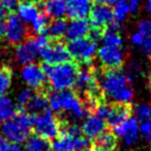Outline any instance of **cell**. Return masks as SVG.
<instances>
[{
    "instance_id": "19",
    "label": "cell",
    "mask_w": 151,
    "mask_h": 151,
    "mask_svg": "<svg viewBox=\"0 0 151 151\" xmlns=\"http://www.w3.org/2000/svg\"><path fill=\"white\" fill-rule=\"evenodd\" d=\"M17 12V16L20 18V20H22L24 23L31 24L40 16L41 11L35 2L31 1V0H25L18 4Z\"/></svg>"
},
{
    "instance_id": "25",
    "label": "cell",
    "mask_w": 151,
    "mask_h": 151,
    "mask_svg": "<svg viewBox=\"0 0 151 151\" xmlns=\"http://www.w3.org/2000/svg\"><path fill=\"white\" fill-rule=\"evenodd\" d=\"M95 140H96V142H95L94 148L98 151H113L116 147L115 134L113 132H109V131L103 132Z\"/></svg>"
},
{
    "instance_id": "35",
    "label": "cell",
    "mask_w": 151,
    "mask_h": 151,
    "mask_svg": "<svg viewBox=\"0 0 151 151\" xmlns=\"http://www.w3.org/2000/svg\"><path fill=\"white\" fill-rule=\"evenodd\" d=\"M139 132L147 140H151V119L141 122V125L139 126Z\"/></svg>"
},
{
    "instance_id": "10",
    "label": "cell",
    "mask_w": 151,
    "mask_h": 151,
    "mask_svg": "<svg viewBox=\"0 0 151 151\" xmlns=\"http://www.w3.org/2000/svg\"><path fill=\"white\" fill-rule=\"evenodd\" d=\"M125 53L122 47L101 45L97 51V58L103 66L108 70H117L125 62Z\"/></svg>"
},
{
    "instance_id": "6",
    "label": "cell",
    "mask_w": 151,
    "mask_h": 151,
    "mask_svg": "<svg viewBox=\"0 0 151 151\" xmlns=\"http://www.w3.org/2000/svg\"><path fill=\"white\" fill-rule=\"evenodd\" d=\"M33 129L38 136L46 140L56 139L61 132V122L51 111H47L33 118Z\"/></svg>"
},
{
    "instance_id": "13",
    "label": "cell",
    "mask_w": 151,
    "mask_h": 151,
    "mask_svg": "<svg viewBox=\"0 0 151 151\" xmlns=\"http://www.w3.org/2000/svg\"><path fill=\"white\" fill-rule=\"evenodd\" d=\"M114 134L120 137L124 140V142L128 146L137 143L140 134L137 119L134 117H129L120 125L114 127Z\"/></svg>"
},
{
    "instance_id": "4",
    "label": "cell",
    "mask_w": 151,
    "mask_h": 151,
    "mask_svg": "<svg viewBox=\"0 0 151 151\" xmlns=\"http://www.w3.org/2000/svg\"><path fill=\"white\" fill-rule=\"evenodd\" d=\"M32 127L33 118L28 114L20 113L4 122L1 127V132L10 142L21 143L29 138Z\"/></svg>"
},
{
    "instance_id": "7",
    "label": "cell",
    "mask_w": 151,
    "mask_h": 151,
    "mask_svg": "<svg viewBox=\"0 0 151 151\" xmlns=\"http://www.w3.org/2000/svg\"><path fill=\"white\" fill-rule=\"evenodd\" d=\"M40 50L41 47L37 42V39H28L23 42L17 44L13 51V58L19 65L24 66L28 64L34 63V61L39 58Z\"/></svg>"
},
{
    "instance_id": "2",
    "label": "cell",
    "mask_w": 151,
    "mask_h": 151,
    "mask_svg": "<svg viewBox=\"0 0 151 151\" xmlns=\"http://www.w3.org/2000/svg\"><path fill=\"white\" fill-rule=\"evenodd\" d=\"M49 106L55 113H66L74 120L86 116L88 109L71 91H53L47 97Z\"/></svg>"
},
{
    "instance_id": "37",
    "label": "cell",
    "mask_w": 151,
    "mask_h": 151,
    "mask_svg": "<svg viewBox=\"0 0 151 151\" xmlns=\"http://www.w3.org/2000/svg\"><path fill=\"white\" fill-rule=\"evenodd\" d=\"M131 12H137L141 6V0H126Z\"/></svg>"
},
{
    "instance_id": "39",
    "label": "cell",
    "mask_w": 151,
    "mask_h": 151,
    "mask_svg": "<svg viewBox=\"0 0 151 151\" xmlns=\"http://www.w3.org/2000/svg\"><path fill=\"white\" fill-rule=\"evenodd\" d=\"M2 151H23V150H22V148L18 143H13L8 141V142L6 143L4 148L2 149Z\"/></svg>"
},
{
    "instance_id": "36",
    "label": "cell",
    "mask_w": 151,
    "mask_h": 151,
    "mask_svg": "<svg viewBox=\"0 0 151 151\" xmlns=\"http://www.w3.org/2000/svg\"><path fill=\"white\" fill-rule=\"evenodd\" d=\"M20 4V0H0V6L6 10H13Z\"/></svg>"
},
{
    "instance_id": "8",
    "label": "cell",
    "mask_w": 151,
    "mask_h": 151,
    "mask_svg": "<svg viewBox=\"0 0 151 151\" xmlns=\"http://www.w3.org/2000/svg\"><path fill=\"white\" fill-rule=\"evenodd\" d=\"M4 23H6V30L4 37L6 41L10 44H19L23 42L28 37L29 30L27 25L16 14H10Z\"/></svg>"
},
{
    "instance_id": "23",
    "label": "cell",
    "mask_w": 151,
    "mask_h": 151,
    "mask_svg": "<svg viewBox=\"0 0 151 151\" xmlns=\"http://www.w3.org/2000/svg\"><path fill=\"white\" fill-rule=\"evenodd\" d=\"M138 32L142 38V44L140 49L147 54L151 49V19H142L138 23L137 28Z\"/></svg>"
},
{
    "instance_id": "43",
    "label": "cell",
    "mask_w": 151,
    "mask_h": 151,
    "mask_svg": "<svg viewBox=\"0 0 151 151\" xmlns=\"http://www.w3.org/2000/svg\"><path fill=\"white\" fill-rule=\"evenodd\" d=\"M7 142H8V140L4 138V137H2V136H0V151H2V149L4 148Z\"/></svg>"
},
{
    "instance_id": "27",
    "label": "cell",
    "mask_w": 151,
    "mask_h": 151,
    "mask_svg": "<svg viewBox=\"0 0 151 151\" xmlns=\"http://www.w3.org/2000/svg\"><path fill=\"white\" fill-rule=\"evenodd\" d=\"M130 11V8L128 4L126 2V0H119L117 4H115V8L113 10V22H114V27L117 28L118 25L122 23V22L126 20Z\"/></svg>"
},
{
    "instance_id": "16",
    "label": "cell",
    "mask_w": 151,
    "mask_h": 151,
    "mask_svg": "<svg viewBox=\"0 0 151 151\" xmlns=\"http://www.w3.org/2000/svg\"><path fill=\"white\" fill-rule=\"evenodd\" d=\"M106 130V122L97 115H91L85 119L82 126V132L88 140L96 139Z\"/></svg>"
},
{
    "instance_id": "40",
    "label": "cell",
    "mask_w": 151,
    "mask_h": 151,
    "mask_svg": "<svg viewBox=\"0 0 151 151\" xmlns=\"http://www.w3.org/2000/svg\"><path fill=\"white\" fill-rule=\"evenodd\" d=\"M6 18H7V10H6L4 7L0 6V23L4 22Z\"/></svg>"
},
{
    "instance_id": "42",
    "label": "cell",
    "mask_w": 151,
    "mask_h": 151,
    "mask_svg": "<svg viewBox=\"0 0 151 151\" xmlns=\"http://www.w3.org/2000/svg\"><path fill=\"white\" fill-rule=\"evenodd\" d=\"M103 1V4H106V6H115L117 4L119 0H101Z\"/></svg>"
},
{
    "instance_id": "21",
    "label": "cell",
    "mask_w": 151,
    "mask_h": 151,
    "mask_svg": "<svg viewBox=\"0 0 151 151\" xmlns=\"http://www.w3.org/2000/svg\"><path fill=\"white\" fill-rule=\"evenodd\" d=\"M27 108H28L30 113L33 114V115H37V116L50 111V106H49L47 97L44 94H41V93L32 95L29 104L27 106Z\"/></svg>"
},
{
    "instance_id": "1",
    "label": "cell",
    "mask_w": 151,
    "mask_h": 151,
    "mask_svg": "<svg viewBox=\"0 0 151 151\" xmlns=\"http://www.w3.org/2000/svg\"><path fill=\"white\" fill-rule=\"evenodd\" d=\"M130 82V76L122 70H107L101 76L99 87L105 96L118 105H128L134 98Z\"/></svg>"
},
{
    "instance_id": "30",
    "label": "cell",
    "mask_w": 151,
    "mask_h": 151,
    "mask_svg": "<svg viewBox=\"0 0 151 151\" xmlns=\"http://www.w3.org/2000/svg\"><path fill=\"white\" fill-rule=\"evenodd\" d=\"M12 84V73L9 67H0V96L6 95Z\"/></svg>"
},
{
    "instance_id": "44",
    "label": "cell",
    "mask_w": 151,
    "mask_h": 151,
    "mask_svg": "<svg viewBox=\"0 0 151 151\" xmlns=\"http://www.w3.org/2000/svg\"><path fill=\"white\" fill-rule=\"evenodd\" d=\"M147 55H148V56H149V58H151V49H150V50H149V52H148V53H147Z\"/></svg>"
},
{
    "instance_id": "18",
    "label": "cell",
    "mask_w": 151,
    "mask_h": 151,
    "mask_svg": "<svg viewBox=\"0 0 151 151\" xmlns=\"http://www.w3.org/2000/svg\"><path fill=\"white\" fill-rule=\"evenodd\" d=\"M43 13L51 19H63L67 13L66 0H43Z\"/></svg>"
},
{
    "instance_id": "11",
    "label": "cell",
    "mask_w": 151,
    "mask_h": 151,
    "mask_svg": "<svg viewBox=\"0 0 151 151\" xmlns=\"http://www.w3.org/2000/svg\"><path fill=\"white\" fill-rule=\"evenodd\" d=\"M20 76L22 82L32 89H41L46 82V76L43 67L35 63L22 66Z\"/></svg>"
},
{
    "instance_id": "33",
    "label": "cell",
    "mask_w": 151,
    "mask_h": 151,
    "mask_svg": "<svg viewBox=\"0 0 151 151\" xmlns=\"http://www.w3.org/2000/svg\"><path fill=\"white\" fill-rule=\"evenodd\" d=\"M32 92L29 87H24L20 89L19 93L17 94V98H16V101H17V106L20 109H23L24 107L28 106L30 99L32 97Z\"/></svg>"
},
{
    "instance_id": "5",
    "label": "cell",
    "mask_w": 151,
    "mask_h": 151,
    "mask_svg": "<svg viewBox=\"0 0 151 151\" xmlns=\"http://www.w3.org/2000/svg\"><path fill=\"white\" fill-rule=\"evenodd\" d=\"M66 47L70 58H73L75 61L82 63H89L95 55H97L98 51L97 41L86 38L71 41Z\"/></svg>"
},
{
    "instance_id": "31",
    "label": "cell",
    "mask_w": 151,
    "mask_h": 151,
    "mask_svg": "<svg viewBox=\"0 0 151 151\" xmlns=\"http://www.w3.org/2000/svg\"><path fill=\"white\" fill-rule=\"evenodd\" d=\"M134 115L136 119L140 122H146L151 119V106L148 103H139L134 107Z\"/></svg>"
},
{
    "instance_id": "12",
    "label": "cell",
    "mask_w": 151,
    "mask_h": 151,
    "mask_svg": "<svg viewBox=\"0 0 151 151\" xmlns=\"http://www.w3.org/2000/svg\"><path fill=\"white\" fill-rule=\"evenodd\" d=\"M74 86L77 88V91L88 94L89 95L88 98H92V99L96 101V95L98 93L99 85L97 83L96 76L94 75V73L91 70L84 68V70L78 71Z\"/></svg>"
},
{
    "instance_id": "20",
    "label": "cell",
    "mask_w": 151,
    "mask_h": 151,
    "mask_svg": "<svg viewBox=\"0 0 151 151\" xmlns=\"http://www.w3.org/2000/svg\"><path fill=\"white\" fill-rule=\"evenodd\" d=\"M130 114H131V108L129 105H111L110 108V113H109L108 117H107V122L113 127H116L120 125L122 122L127 120L129 118Z\"/></svg>"
},
{
    "instance_id": "3",
    "label": "cell",
    "mask_w": 151,
    "mask_h": 151,
    "mask_svg": "<svg viewBox=\"0 0 151 151\" xmlns=\"http://www.w3.org/2000/svg\"><path fill=\"white\" fill-rule=\"evenodd\" d=\"M43 70L53 91H68L75 85L78 68L73 62L68 61L56 65H45Z\"/></svg>"
},
{
    "instance_id": "22",
    "label": "cell",
    "mask_w": 151,
    "mask_h": 151,
    "mask_svg": "<svg viewBox=\"0 0 151 151\" xmlns=\"http://www.w3.org/2000/svg\"><path fill=\"white\" fill-rule=\"evenodd\" d=\"M76 138L77 137H74L64 131H61L60 136L53 142L52 149L54 151H75Z\"/></svg>"
},
{
    "instance_id": "9",
    "label": "cell",
    "mask_w": 151,
    "mask_h": 151,
    "mask_svg": "<svg viewBox=\"0 0 151 151\" xmlns=\"http://www.w3.org/2000/svg\"><path fill=\"white\" fill-rule=\"evenodd\" d=\"M39 56L45 63V65H56L68 62L70 60L67 47L61 42L49 43L40 50Z\"/></svg>"
},
{
    "instance_id": "28",
    "label": "cell",
    "mask_w": 151,
    "mask_h": 151,
    "mask_svg": "<svg viewBox=\"0 0 151 151\" xmlns=\"http://www.w3.org/2000/svg\"><path fill=\"white\" fill-rule=\"evenodd\" d=\"M17 107L12 98L7 95L0 96V119L8 120L16 115Z\"/></svg>"
},
{
    "instance_id": "45",
    "label": "cell",
    "mask_w": 151,
    "mask_h": 151,
    "mask_svg": "<svg viewBox=\"0 0 151 151\" xmlns=\"http://www.w3.org/2000/svg\"><path fill=\"white\" fill-rule=\"evenodd\" d=\"M0 42H1V37H0Z\"/></svg>"
},
{
    "instance_id": "26",
    "label": "cell",
    "mask_w": 151,
    "mask_h": 151,
    "mask_svg": "<svg viewBox=\"0 0 151 151\" xmlns=\"http://www.w3.org/2000/svg\"><path fill=\"white\" fill-rule=\"evenodd\" d=\"M67 22L64 19H54L47 24L46 35L52 39H61L65 35Z\"/></svg>"
},
{
    "instance_id": "32",
    "label": "cell",
    "mask_w": 151,
    "mask_h": 151,
    "mask_svg": "<svg viewBox=\"0 0 151 151\" xmlns=\"http://www.w3.org/2000/svg\"><path fill=\"white\" fill-rule=\"evenodd\" d=\"M47 24H49L47 17L44 13H40V16L31 23V29L33 31V33L42 34L47 28Z\"/></svg>"
},
{
    "instance_id": "29",
    "label": "cell",
    "mask_w": 151,
    "mask_h": 151,
    "mask_svg": "<svg viewBox=\"0 0 151 151\" xmlns=\"http://www.w3.org/2000/svg\"><path fill=\"white\" fill-rule=\"evenodd\" d=\"M101 41H103V45L116 46V47H122V43H124L122 38L117 32L115 27L106 30L105 32L101 34Z\"/></svg>"
},
{
    "instance_id": "38",
    "label": "cell",
    "mask_w": 151,
    "mask_h": 151,
    "mask_svg": "<svg viewBox=\"0 0 151 151\" xmlns=\"http://www.w3.org/2000/svg\"><path fill=\"white\" fill-rule=\"evenodd\" d=\"M130 41H131V43H132V44L139 46V47H140V46H141V44H142V38H141V35H140L137 31L130 35Z\"/></svg>"
},
{
    "instance_id": "17",
    "label": "cell",
    "mask_w": 151,
    "mask_h": 151,
    "mask_svg": "<svg viewBox=\"0 0 151 151\" xmlns=\"http://www.w3.org/2000/svg\"><path fill=\"white\" fill-rule=\"evenodd\" d=\"M91 0H68L67 1V16L73 19H85L92 11Z\"/></svg>"
},
{
    "instance_id": "34",
    "label": "cell",
    "mask_w": 151,
    "mask_h": 151,
    "mask_svg": "<svg viewBox=\"0 0 151 151\" xmlns=\"http://www.w3.org/2000/svg\"><path fill=\"white\" fill-rule=\"evenodd\" d=\"M91 149V141L85 137H77L76 138L75 151H88Z\"/></svg>"
},
{
    "instance_id": "14",
    "label": "cell",
    "mask_w": 151,
    "mask_h": 151,
    "mask_svg": "<svg viewBox=\"0 0 151 151\" xmlns=\"http://www.w3.org/2000/svg\"><path fill=\"white\" fill-rule=\"evenodd\" d=\"M113 22V10L106 4H96L89 13V24L95 31L101 32L106 25Z\"/></svg>"
},
{
    "instance_id": "15",
    "label": "cell",
    "mask_w": 151,
    "mask_h": 151,
    "mask_svg": "<svg viewBox=\"0 0 151 151\" xmlns=\"http://www.w3.org/2000/svg\"><path fill=\"white\" fill-rule=\"evenodd\" d=\"M91 24L86 19H73L70 23H67L65 38L68 42L86 38L91 33Z\"/></svg>"
},
{
    "instance_id": "24",
    "label": "cell",
    "mask_w": 151,
    "mask_h": 151,
    "mask_svg": "<svg viewBox=\"0 0 151 151\" xmlns=\"http://www.w3.org/2000/svg\"><path fill=\"white\" fill-rule=\"evenodd\" d=\"M24 151H53L49 140L40 137L38 134L30 136L25 140Z\"/></svg>"
},
{
    "instance_id": "41",
    "label": "cell",
    "mask_w": 151,
    "mask_h": 151,
    "mask_svg": "<svg viewBox=\"0 0 151 151\" xmlns=\"http://www.w3.org/2000/svg\"><path fill=\"white\" fill-rule=\"evenodd\" d=\"M145 10L151 17V0H145Z\"/></svg>"
}]
</instances>
